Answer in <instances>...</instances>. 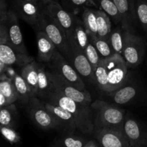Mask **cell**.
I'll return each instance as SVG.
<instances>
[{"mask_svg":"<svg viewBox=\"0 0 147 147\" xmlns=\"http://www.w3.org/2000/svg\"><path fill=\"white\" fill-rule=\"evenodd\" d=\"M44 101L57 105L70 112L76 119L78 130L80 133L85 135L94 134V117L90 106L78 103L55 89Z\"/></svg>","mask_w":147,"mask_h":147,"instance_id":"obj_1","label":"cell"},{"mask_svg":"<svg viewBox=\"0 0 147 147\" xmlns=\"http://www.w3.org/2000/svg\"><path fill=\"white\" fill-rule=\"evenodd\" d=\"M93 112L94 131L108 129L124 133L125 111L118 106L103 100H95L90 104Z\"/></svg>","mask_w":147,"mask_h":147,"instance_id":"obj_2","label":"cell"},{"mask_svg":"<svg viewBox=\"0 0 147 147\" xmlns=\"http://www.w3.org/2000/svg\"><path fill=\"white\" fill-rule=\"evenodd\" d=\"M34 30L35 32H44L50 40L54 43L57 50L64 56L67 61H70L71 50L67 36L62 29L55 22L54 20L45 11L39 21L38 24Z\"/></svg>","mask_w":147,"mask_h":147,"instance_id":"obj_3","label":"cell"},{"mask_svg":"<svg viewBox=\"0 0 147 147\" xmlns=\"http://www.w3.org/2000/svg\"><path fill=\"white\" fill-rule=\"evenodd\" d=\"M27 106V112L32 121L43 130H63L60 121L45 107L38 97H32Z\"/></svg>","mask_w":147,"mask_h":147,"instance_id":"obj_4","label":"cell"},{"mask_svg":"<svg viewBox=\"0 0 147 147\" xmlns=\"http://www.w3.org/2000/svg\"><path fill=\"white\" fill-rule=\"evenodd\" d=\"M124 44L121 55L129 68H134L143 61L146 42L134 32L124 30Z\"/></svg>","mask_w":147,"mask_h":147,"instance_id":"obj_5","label":"cell"},{"mask_svg":"<svg viewBox=\"0 0 147 147\" xmlns=\"http://www.w3.org/2000/svg\"><path fill=\"white\" fill-rule=\"evenodd\" d=\"M106 67L108 79L107 93H111L123 86L128 78V65L120 54L103 58Z\"/></svg>","mask_w":147,"mask_h":147,"instance_id":"obj_6","label":"cell"},{"mask_svg":"<svg viewBox=\"0 0 147 147\" xmlns=\"http://www.w3.org/2000/svg\"><path fill=\"white\" fill-rule=\"evenodd\" d=\"M46 65L50 71L60 76L79 90H87L83 78L57 50L54 53L51 60Z\"/></svg>","mask_w":147,"mask_h":147,"instance_id":"obj_7","label":"cell"},{"mask_svg":"<svg viewBox=\"0 0 147 147\" xmlns=\"http://www.w3.org/2000/svg\"><path fill=\"white\" fill-rule=\"evenodd\" d=\"M44 11L62 29L68 40L78 19L77 15L67 11L60 3H51L44 6Z\"/></svg>","mask_w":147,"mask_h":147,"instance_id":"obj_8","label":"cell"},{"mask_svg":"<svg viewBox=\"0 0 147 147\" xmlns=\"http://www.w3.org/2000/svg\"><path fill=\"white\" fill-rule=\"evenodd\" d=\"M49 74L55 90H57L64 96L70 98L78 103L90 106L92 103V97L88 90H79L60 76L51 72L50 70Z\"/></svg>","mask_w":147,"mask_h":147,"instance_id":"obj_9","label":"cell"},{"mask_svg":"<svg viewBox=\"0 0 147 147\" xmlns=\"http://www.w3.org/2000/svg\"><path fill=\"white\" fill-rule=\"evenodd\" d=\"M123 131L129 147H147V125L144 123L127 114Z\"/></svg>","mask_w":147,"mask_h":147,"instance_id":"obj_10","label":"cell"},{"mask_svg":"<svg viewBox=\"0 0 147 147\" xmlns=\"http://www.w3.org/2000/svg\"><path fill=\"white\" fill-rule=\"evenodd\" d=\"M14 11L20 19L35 29L44 12L41 1L31 0H14Z\"/></svg>","mask_w":147,"mask_h":147,"instance_id":"obj_11","label":"cell"},{"mask_svg":"<svg viewBox=\"0 0 147 147\" xmlns=\"http://www.w3.org/2000/svg\"><path fill=\"white\" fill-rule=\"evenodd\" d=\"M69 45L71 50V56L69 63L76 69L83 80L84 79L88 83L95 85L94 69L88 60L85 53L76 46Z\"/></svg>","mask_w":147,"mask_h":147,"instance_id":"obj_12","label":"cell"},{"mask_svg":"<svg viewBox=\"0 0 147 147\" xmlns=\"http://www.w3.org/2000/svg\"><path fill=\"white\" fill-rule=\"evenodd\" d=\"M18 17V15L14 10L9 9L7 18L5 21L8 32L9 44L11 45L16 50L20 53L28 55L24 45L22 33L20 29Z\"/></svg>","mask_w":147,"mask_h":147,"instance_id":"obj_13","label":"cell"},{"mask_svg":"<svg viewBox=\"0 0 147 147\" xmlns=\"http://www.w3.org/2000/svg\"><path fill=\"white\" fill-rule=\"evenodd\" d=\"M143 92L142 86L138 82H130L129 76L126 83L117 90L108 93L113 101L118 105H126L138 98Z\"/></svg>","mask_w":147,"mask_h":147,"instance_id":"obj_14","label":"cell"},{"mask_svg":"<svg viewBox=\"0 0 147 147\" xmlns=\"http://www.w3.org/2000/svg\"><path fill=\"white\" fill-rule=\"evenodd\" d=\"M117 6L121 16V27L126 31L133 32L137 24V16L135 9V1L133 0H113Z\"/></svg>","mask_w":147,"mask_h":147,"instance_id":"obj_15","label":"cell"},{"mask_svg":"<svg viewBox=\"0 0 147 147\" xmlns=\"http://www.w3.org/2000/svg\"><path fill=\"white\" fill-rule=\"evenodd\" d=\"M0 60L9 65H15L22 67L34 59L29 55H24L16 50L9 43L0 44Z\"/></svg>","mask_w":147,"mask_h":147,"instance_id":"obj_16","label":"cell"},{"mask_svg":"<svg viewBox=\"0 0 147 147\" xmlns=\"http://www.w3.org/2000/svg\"><path fill=\"white\" fill-rule=\"evenodd\" d=\"M95 139H97L103 147H129V142L124 133L98 129L94 131Z\"/></svg>","mask_w":147,"mask_h":147,"instance_id":"obj_17","label":"cell"},{"mask_svg":"<svg viewBox=\"0 0 147 147\" xmlns=\"http://www.w3.org/2000/svg\"><path fill=\"white\" fill-rule=\"evenodd\" d=\"M42 101L45 107L60 121L63 126L62 132H76L78 130L76 119L70 112L57 105Z\"/></svg>","mask_w":147,"mask_h":147,"instance_id":"obj_18","label":"cell"},{"mask_svg":"<svg viewBox=\"0 0 147 147\" xmlns=\"http://www.w3.org/2000/svg\"><path fill=\"white\" fill-rule=\"evenodd\" d=\"M35 32L38 58L41 63L47 64L53 58L57 48L44 32L37 31Z\"/></svg>","mask_w":147,"mask_h":147,"instance_id":"obj_19","label":"cell"},{"mask_svg":"<svg viewBox=\"0 0 147 147\" xmlns=\"http://www.w3.org/2000/svg\"><path fill=\"white\" fill-rule=\"evenodd\" d=\"M90 139L76 132H62L54 140L51 147H84Z\"/></svg>","mask_w":147,"mask_h":147,"instance_id":"obj_20","label":"cell"},{"mask_svg":"<svg viewBox=\"0 0 147 147\" xmlns=\"http://www.w3.org/2000/svg\"><path fill=\"white\" fill-rule=\"evenodd\" d=\"M53 85L50 79L48 68L42 65H39L37 96L40 100H46L53 90Z\"/></svg>","mask_w":147,"mask_h":147,"instance_id":"obj_21","label":"cell"},{"mask_svg":"<svg viewBox=\"0 0 147 147\" xmlns=\"http://www.w3.org/2000/svg\"><path fill=\"white\" fill-rule=\"evenodd\" d=\"M39 63L33 60L31 63L23 66L20 75L25 80L30 87L32 97L37 96V84H38Z\"/></svg>","mask_w":147,"mask_h":147,"instance_id":"obj_22","label":"cell"},{"mask_svg":"<svg viewBox=\"0 0 147 147\" xmlns=\"http://www.w3.org/2000/svg\"><path fill=\"white\" fill-rule=\"evenodd\" d=\"M68 42L69 44L76 46L83 52L90 42L89 36L85 29L83 22L79 18L78 19L73 33L68 38Z\"/></svg>","mask_w":147,"mask_h":147,"instance_id":"obj_23","label":"cell"},{"mask_svg":"<svg viewBox=\"0 0 147 147\" xmlns=\"http://www.w3.org/2000/svg\"><path fill=\"white\" fill-rule=\"evenodd\" d=\"M17 123H18V111L14 103L4 107H0L1 126L16 129Z\"/></svg>","mask_w":147,"mask_h":147,"instance_id":"obj_24","label":"cell"},{"mask_svg":"<svg viewBox=\"0 0 147 147\" xmlns=\"http://www.w3.org/2000/svg\"><path fill=\"white\" fill-rule=\"evenodd\" d=\"M97 17L98 37L109 41V37L112 31L111 17L102 9H96Z\"/></svg>","mask_w":147,"mask_h":147,"instance_id":"obj_25","label":"cell"},{"mask_svg":"<svg viewBox=\"0 0 147 147\" xmlns=\"http://www.w3.org/2000/svg\"><path fill=\"white\" fill-rule=\"evenodd\" d=\"M82 22L88 36H98L96 9H93V7H86L82 11Z\"/></svg>","mask_w":147,"mask_h":147,"instance_id":"obj_26","label":"cell"},{"mask_svg":"<svg viewBox=\"0 0 147 147\" xmlns=\"http://www.w3.org/2000/svg\"><path fill=\"white\" fill-rule=\"evenodd\" d=\"M14 87L17 91L18 100L24 106H27L32 97L30 87L20 74H15L13 78Z\"/></svg>","mask_w":147,"mask_h":147,"instance_id":"obj_27","label":"cell"},{"mask_svg":"<svg viewBox=\"0 0 147 147\" xmlns=\"http://www.w3.org/2000/svg\"><path fill=\"white\" fill-rule=\"evenodd\" d=\"M0 93L5 96L8 105L13 104L18 100L13 79L7 77L5 73L1 75L0 78Z\"/></svg>","mask_w":147,"mask_h":147,"instance_id":"obj_28","label":"cell"},{"mask_svg":"<svg viewBox=\"0 0 147 147\" xmlns=\"http://www.w3.org/2000/svg\"><path fill=\"white\" fill-rule=\"evenodd\" d=\"M61 5L67 11L77 15L86 7H96L95 0H60Z\"/></svg>","mask_w":147,"mask_h":147,"instance_id":"obj_29","label":"cell"},{"mask_svg":"<svg viewBox=\"0 0 147 147\" xmlns=\"http://www.w3.org/2000/svg\"><path fill=\"white\" fill-rule=\"evenodd\" d=\"M124 32L121 27H117L112 30L109 37V43L115 53L122 55L124 44Z\"/></svg>","mask_w":147,"mask_h":147,"instance_id":"obj_30","label":"cell"},{"mask_svg":"<svg viewBox=\"0 0 147 147\" xmlns=\"http://www.w3.org/2000/svg\"><path fill=\"white\" fill-rule=\"evenodd\" d=\"M100 6V9L104 11L116 24L121 23V16L117 6L113 0H96Z\"/></svg>","mask_w":147,"mask_h":147,"instance_id":"obj_31","label":"cell"},{"mask_svg":"<svg viewBox=\"0 0 147 147\" xmlns=\"http://www.w3.org/2000/svg\"><path fill=\"white\" fill-rule=\"evenodd\" d=\"M89 40L97 49L102 58H108L115 54L111 45L108 40L100 38L98 36H95V37L89 36Z\"/></svg>","mask_w":147,"mask_h":147,"instance_id":"obj_32","label":"cell"},{"mask_svg":"<svg viewBox=\"0 0 147 147\" xmlns=\"http://www.w3.org/2000/svg\"><path fill=\"white\" fill-rule=\"evenodd\" d=\"M95 86H97L101 91L107 93L108 79L107 72L103 58L94 70Z\"/></svg>","mask_w":147,"mask_h":147,"instance_id":"obj_33","label":"cell"},{"mask_svg":"<svg viewBox=\"0 0 147 147\" xmlns=\"http://www.w3.org/2000/svg\"><path fill=\"white\" fill-rule=\"evenodd\" d=\"M135 9L138 22L147 34V0H136Z\"/></svg>","mask_w":147,"mask_h":147,"instance_id":"obj_34","label":"cell"},{"mask_svg":"<svg viewBox=\"0 0 147 147\" xmlns=\"http://www.w3.org/2000/svg\"><path fill=\"white\" fill-rule=\"evenodd\" d=\"M84 53L87 57L88 60H89L95 70V69L97 67V66L98 65L102 60V57L100 56V53H98L96 47L90 42L86 47Z\"/></svg>","mask_w":147,"mask_h":147,"instance_id":"obj_35","label":"cell"},{"mask_svg":"<svg viewBox=\"0 0 147 147\" xmlns=\"http://www.w3.org/2000/svg\"><path fill=\"white\" fill-rule=\"evenodd\" d=\"M0 129H1V133L2 134L3 137L9 142L11 144H18L20 143V140H21V137H20V134L15 129L11 127H7V126H0Z\"/></svg>","mask_w":147,"mask_h":147,"instance_id":"obj_36","label":"cell"},{"mask_svg":"<svg viewBox=\"0 0 147 147\" xmlns=\"http://www.w3.org/2000/svg\"><path fill=\"white\" fill-rule=\"evenodd\" d=\"M8 11L7 0H0V22L6 21Z\"/></svg>","mask_w":147,"mask_h":147,"instance_id":"obj_37","label":"cell"},{"mask_svg":"<svg viewBox=\"0 0 147 147\" xmlns=\"http://www.w3.org/2000/svg\"><path fill=\"white\" fill-rule=\"evenodd\" d=\"M84 147H103V146L100 144V142L97 139H90Z\"/></svg>","mask_w":147,"mask_h":147,"instance_id":"obj_38","label":"cell"},{"mask_svg":"<svg viewBox=\"0 0 147 147\" xmlns=\"http://www.w3.org/2000/svg\"><path fill=\"white\" fill-rule=\"evenodd\" d=\"M6 106H8L7 98L2 93H0V107H4Z\"/></svg>","mask_w":147,"mask_h":147,"instance_id":"obj_39","label":"cell"},{"mask_svg":"<svg viewBox=\"0 0 147 147\" xmlns=\"http://www.w3.org/2000/svg\"><path fill=\"white\" fill-rule=\"evenodd\" d=\"M7 66H9L8 65L5 64L4 63H3L2 61L0 60V74L2 75L5 73L6 70H7Z\"/></svg>","mask_w":147,"mask_h":147,"instance_id":"obj_40","label":"cell"},{"mask_svg":"<svg viewBox=\"0 0 147 147\" xmlns=\"http://www.w3.org/2000/svg\"><path fill=\"white\" fill-rule=\"evenodd\" d=\"M40 1L43 5L45 6L47 4H51V3H60V0H41Z\"/></svg>","mask_w":147,"mask_h":147,"instance_id":"obj_41","label":"cell"},{"mask_svg":"<svg viewBox=\"0 0 147 147\" xmlns=\"http://www.w3.org/2000/svg\"><path fill=\"white\" fill-rule=\"evenodd\" d=\"M31 1H40L41 0H31Z\"/></svg>","mask_w":147,"mask_h":147,"instance_id":"obj_42","label":"cell"}]
</instances>
